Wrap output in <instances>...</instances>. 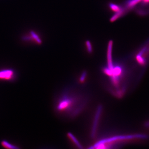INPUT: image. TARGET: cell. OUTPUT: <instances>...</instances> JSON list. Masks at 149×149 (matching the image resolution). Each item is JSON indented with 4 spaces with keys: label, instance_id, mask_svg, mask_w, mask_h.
<instances>
[{
    "label": "cell",
    "instance_id": "8fae6325",
    "mask_svg": "<svg viewBox=\"0 0 149 149\" xmlns=\"http://www.w3.org/2000/svg\"><path fill=\"white\" fill-rule=\"evenodd\" d=\"M87 76L86 73V72H83L82 75H81L80 78V82L81 83L84 82V81L85 80V78H86Z\"/></svg>",
    "mask_w": 149,
    "mask_h": 149
},
{
    "label": "cell",
    "instance_id": "52a82bcc",
    "mask_svg": "<svg viewBox=\"0 0 149 149\" xmlns=\"http://www.w3.org/2000/svg\"><path fill=\"white\" fill-rule=\"evenodd\" d=\"M1 146L5 148L8 149H18L20 148L19 147L12 145L7 141L3 140L1 141Z\"/></svg>",
    "mask_w": 149,
    "mask_h": 149
},
{
    "label": "cell",
    "instance_id": "9c48e42d",
    "mask_svg": "<svg viewBox=\"0 0 149 149\" xmlns=\"http://www.w3.org/2000/svg\"><path fill=\"white\" fill-rule=\"evenodd\" d=\"M69 138L71 139V140H72V142H73L75 145L77 146H78V148H81V145L77 141V140L76 139V138L72 135L71 134V133H69Z\"/></svg>",
    "mask_w": 149,
    "mask_h": 149
},
{
    "label": "cell",
    "instance_id": "277c9868",
    "mask_svg": "<svg viewBox=\"0 0 149 149\" xmlns=\"http://www.w3.org/2000/svg\"><path fill=\"white\" fill-rule=\"evenodd\" d=\"M112 46H113V41L112 40H110L108 42V45L107 54V67L110 69H113V67L112 57Z\"/></svg>",
    "mask_w": 149,
    "mask_h": 149
},
{
    "label": "cell",
    "instance_id": "30bf717a",
    "mask_svg": "<svg viewBox=\"0 0 149 149\" xmlns=\"http://www.w3.org/2000/svg\"><path fill=\"white\" fill-rule=\"evenodd\" d=\"M85 44H86L87 49V50L88 52L89 53H92L93 52V47H92V45H91L90 41L87 40L85 42Z\"/></svg>",
    "mask_w": 149,
    "mask_h": 149
},
{
    "label": "cell",
    "instance_id": "6da1fadb",
    "mask_svg": "<svg viewBox=\"0 0 149 149\" xmlns=\"http://www.w3.org/2000/svg\"><path fill=\"white\" fill-rule=\"evenodd\" d=\"M87 100L83 96L72 91H67L60 95L55 103L58 113L70 118H74L84 110Z\"/></svg>",
    "mask_w": 149,
    "mask_h": 149
},
{
    "label": "cell",
    "instance_id": "8992f818",
    "mask_svg": "<svg viewBox=\"0 0 149 149\" xmlns=\"http://www.w3.org/2000/svg\"><path fill=\"white\" fill-rule=\"evenodd\" d=\"M141 1H143V0H129L127 2L125 8H123V9H124L126 12V10L132 9L136 5V4H137Z\"/></svg>",
    "mask_w": 149,
    "mask_h": 149
},
{
    "label": "cell",
    "instance_id": "7a4b0ae2",
    "mask_svg": "<svg viewBox=\"0 0 149 149\" xmlns=\"http://www.w3.org/2000/svg\"><path fill=\"white\" fill-rule=\"evenodd\" d=\"M148 138V135L142 133L116 135L102 139L96 143L94 146L95 148H105L106 147L112 146L119 142H128L135 140H146Z\"/></svg>",
    "mask_w": 149,
    "mask_h": 149
},
{
    "label": "cell",
    "instance_id": "5b68a950",
    "mask_svg": "<svg viewBox=\"0 0 149 149\" xmlns=\"http://www.w3.org/2000/svg\"><path fill=\"white\" fill-rule=\"evenodd\" d=\"M25 37V39L26 40L27 39V40H32L34 42H36L38 45H41L42 43V40L40 37L34 32H31L30 33V35H28L27 36Z\"/></svg>",
    "mask_w": 149,
    "mask_h": 149
},
{
    "label": "cell",
    "instance_id": "ba28073f",
    "mask_svg": "<svg viewBox=\"0 0 149 149\" xmlns=\"http://www.w3.org/2000/svg\"><path fill=\"white\" fill-rule=\"evenodd\" d=\"M109 6L111 10L116 12H119V10H120L122 8L118 6L117 5L112 3H109Z\"/></svg>",
    "mask_w": 149,
    "mask_h": 149
},
{
    "label": "cell",
    "instance_id": "7c38bea8",
    "mask_svg": "<svg viewBox=\"0 0 149 149\" xmlns=\"http://www.w3.org/2000/svg\"><path fill=\"white\" fill-rule=\"evenodd\" d=\"M145 126L147 128H149V121L146 122L145 124Z\"/></svg>",
    "mask_w": 149,
    "mask_h": 149
},
{
    "label": "cell",
    "instance_id": "3957f363",
    "mask_svg": "<svg viewBox=\"0 0 149 149\" xmlns=\"http://www.w3.org/2000/svg\"><path fill=\"white\" fill-rule=\"evenodd\" d=\"M15 76V72L12 69H4L0 71V80H13Z\"/></svg>",
    "mask_w": 149,
    "mask_h": 149
},
{
    "label": "cell",
    "instance_id": "4fadbf2b",
    "mask_svg": "<svg viewBox=\"0 0 149 149\" xmlns=\"http://www.w3.org/2000/svg\"><path fill=\"white\" fill-rule=\"evenodd\" d=\"M143 1L145 3H148L149 2V0H143Z\"/></svg>",
    "mask_w": 149,
    "mask_h": 149
}]
</instances>
